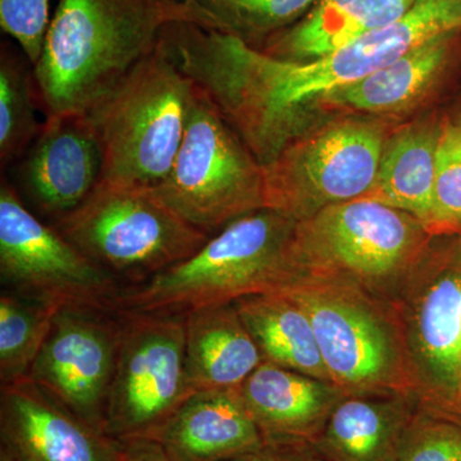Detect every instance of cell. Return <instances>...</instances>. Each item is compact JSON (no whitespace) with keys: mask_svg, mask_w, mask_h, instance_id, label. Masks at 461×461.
I'll return each mask as SVG.
<instances>
[{"mask_svg":"<svg viewBox=\"0 0 461 461\" xmlns=\"http://www.w3.org/2000/svg\"><path fill=\"white\" fill-rule=\"evenodd\" d=\"M459 27L461 0H417L393 25L314 60L278 59L238 38L189 23L169 27L166 48L267 167L290 145L314 99L359 83Z\"/></svg>","mask_w":461,"mask_h":461,"instance_id":"cell-1","label":"cell"},{"mask_svg":"<svg viewBox=\"0 0 461 461\" xmlns=\"http://www.w3.org/2000/svg\"><path fill=\"white\" fill-rule=\"evenodd\" d=\"M162 0H59L32 67L45 114L87 113L156 50Z\"/></svg>","mask_w":461,"mask_h":461,"instance_id":"cell-2","label":"cell"},{"mask_svg":"<svg viewBox=\"0 0 461 461\" xmlns=\"http://www.w3.org/2000/svg\"><path fill=\"white\" fill-rule=\"evenodd\" d=\"M297 221L271 208L232 221L189 259L148 281L121 288L115 311L186 312L280 293L304 273Z\"/></svg>","mask_w":461,"mask_h":461,"instance_id":"cell-3","label":"cell"},{"mask_svg":"<svg viewBox=\"0 0 461 461\" xmlns=\"http://www.w3.org/2000/svg\"><path fill=\"white\" fill-rule=\"evenodd\" d=\"M280 293L313 326L330 381L345 395H418L395 303L354 282L304 272Z\"/></svg>","mask_w":461,"mask_h":461,"instance_id":"cell-4","label":"cell"},{"mask_svg":"<svg viewBox=\"0 0 461 461\" xmlns=\"http://www.w3.org/2000/svg\"><path fill=\"white\" fill-rule=\"evenodd\" d=\"M198 87L162 42L87 115L104 148L102 180L157 187L171 172Z\"/></svg>","mask_w":461,"mask_h":461,"instance_id":"cell-5","label":"cell"},{"mask_svg":"<svg viewBox=\"0 0 461 461\" xmlns=\"http://www.w3.org/2000/svg\"><path fill=\"white\" fill-rule=\"evenodd\" d=\"M53 226L103 271L133 285L189 259L211 239L153 187L104 180Z\"/></svg>","mask_w":461,"mask_h":461,"instance_id":"cell-6","label":"cell"},{"mask_svg":"<svg viewBox=\"0 0 461 461\" xmlns=\"http://www.w3.org/2000/svg\"><path fill=\"white\" fill-rule=\"evenodd\" d=\"M424 230L417 218L377 200H350L297 222V258L304 272L393 300L417 263Z\"/></svg>","mask_w":461,"mask_h":461,"instance_id":"cell-7","label":"cell"},{"mask_svg":"<svg viewBox=\"0 0 461 461\" xmlns=\"http://www.w3.org/2000/svg\"><path fill=\"white\" fill-rule=\"evenodd\" d=\"M153 189L176 213L211 236L266 208V168L198 89L171 172Z\"/></svg>","mask_w":461,"mask_h":461,"instance_id":"cell-8","label":"cell"},{"mask_svg":"<svg viewBox=\"0 0 461 461\" xmlns=\"http://www.w3.org/2000/svg\"><path fill=\"white\" fill-rule=\"evenodd\" d=\"M120 312V353L105 433L118 442L153 439L194 393L185 312Z\"/></svg>","mask_w":461,"mask_h":461,"instance_id":"cell-9","label":"cell"},{"mask_svg":"<svg viewBox=\"0 0 461 461\" xmlns=\"http://www.w3.org/2000/svg\"><path fill=\"white\" fill-rule=\"evenodd\" d=\"M0 277L18 295L62 308L114 309L120 284L30 211L8 182L0 186ZM115 311V309H114Z\"/></svg>","mask_w":461,"mask_h":461,"instance_id":"cell-10","label":"cell"},{"mask_svg":"<svg viewBox=\"0 0 461 461\" xmlns=\"http://www.w3.org/2000/svg\"><path fill=\"white\" fill-rule=\"evenodd\" d=\"M384 156L382 133L366 123H341L288 145L266 168V208L300 221L326 206L366 198Z\"/></svg>","mask_w":461,"mask_h":461,"instance_id":"cell-11","label":"cell"},{"mask_svg":"<svg viewBox=\"0 0 461 461\" xmlns=\"http://www.w3.org/2000/svg\"><path fill=\"white\" fill-rule=\"evenodd\" d=\"M121 336L120 312L90 305L62 306L27 378L105 433Z\"/></svg>","mask_w":461,"mask_h":461,"instance_id":"cell-12","label":"cell"},{"mask_svg":"<svg viewBox=\"0 0 461 461\" xmlns=\"http://www.w3.org/2000/svg\"><path fill=\"white\" fill-rule=\"evenodd\" d=\"M418 391L460 395L461 260L411 269L393 296Z\"/></svg>","mask_w":461,"mask_h":461,"instance_id":"cell-13","label":"cell"},{"mask_svg":"<svg viewBox=\"0 0 461 461\" xmlns=\"http://www.w3.org/2000/svg\"><path fill=\"white\" fill-rule=\"evenodd\" d=\"M104 163L102 139L89 115H47L38 138L17 160V184L39 213L57 222L89 198Z\"/></svg>","mask_w":461,"mask_h":461,"instance_id":"cell-14","label":"cell"},{"mask_svg":"<svg viewBox=\"0 0 461 461\" xmlns=\"http://www.w3.org/2000/svg\"><path fill=\"white\" fill-rule=\"evenodd\" d=\"M0 438L14 461H118L121 446L30 378L2 386Z\"/></svg>","mask_w":461,"mask_h":461,"instance_id":"cell-15","label":"cell"},{"mask_svg":"<svg viewBox=\"0 0 461 461\" xmlns=\"http://www.w3.org/2000/svg\"><path fill=\"white\" fill-rule=\"evenodd\" d=\"M238 390L264 439L314 442L345 393L329 381L263 362Z\"/></svg>","mask_w":461,"mask_h":461,"instance_id":"cell-16","label":"cell"},{"mask_svg":"<svg viewBox=\"0 0 461 461\" xmlns=\"http://www.w3.org/2000/svg\"><path fill=\"white\" fill-rule=\"evenodd\" d=\"M153 439L175 461H223L266 441L236 388L196 391Z\"/></svg>","mask_w":461,"mask_h":461,"instance_id":"cell-17","label":"cell"},{"mask_svg":"<svg viewBox=\"0 0 461 461\" xmlns=\"http://www.w3.org/2000/svg\"><path fill=\"white\" fill-rule=\"evenodd\" d=\"M185 330L187 373L195 391L235 390L264 362L232 303L186 312Z\"/></svg>","mask_w":461,"mask_h":461,"instance_id":"cell-18","label":"cell"},{"mask_svg":"<svg viewBox=\"0 0 461 461\" xmlns=\"http://www.w3.org/2000/svg\"><path fill=\"white\" fill-rule=\"evenodd\" d=\"M417 395H345L313 442L329 461H395Z\"/></svg>","mask_w":461,"mask_h":461,"instance_id":"cell-19","label":"cell"},{"mask_svg":"<svg viewBox=\"0 0 461 461\" xmlns=\"http://www.w3.org/2000/svg\"><path fill=\"white\" fill-rule=\"evenodd\" d=\"M417 0H321L295 26L281 30L259 50L278 59L304 62L332 53L366 33L399 21Z\"/></svg>","mask_w":461,"mask_h":461,"instance_id":"cell-20","label":"cell"},{"mask_svg":"<svg viewBox=\"0 0 461 461\" xmlns=\"http://www.w3.org/2000/svg\"><path fill=\"white\" fill-rule=\"evenodd\" d=\"M232 304L256 339L264 362L330 382L311 320L286 294H254Z\"/></svg>","mask_w":461,"mask_h":461,"instance_id":"cell-21","label":"cell"},{"mask_svg":"<svg viewBox=\"0 0 461 461\" xmlns=\"http://www.w3.org/2000/svg\"><path fill=\"white\" fill-rule=\"evenodd\" d=\"M437 142L438 136L429 130L400 133L384 151L375 186L366 198L405 212L424 226L432 208Z\"/></svg>","mask_w":461,"mask_h":461,"instance_id":"cell-22","label":"cell"},{"mask_svg":"<svg viewBox=\"0 0 461 461\" xmlns=\"http://www.w3.org/2000/svg\"><path fill=\"white\" fill-rule=\"evenodd\" d=\"M448 33L436 36L359 83L330 91L326 102L357 111L393 112L420 98L444 63Z\"/></svg>","mask_w":461,"mask_h":461,"instance_id":"cell-23","label":"cell"},{"mask_svg":"<svg viewBox=\"0 0 461 461\" xmlns=\"http://www.w3.org/2000/svg\"><path fill=\"white\" fill-rule=\"evenodd\" d=\"M169 23L233 36L256 47L268 41L314 0H162Z\"/></svg>","mask_w":461,"mask_h":461,"instance_id":"cell-24","label":"cell"},{"mask_svg":"<svg viewBox=\"0 0 461 461\" xmlns=\"http://www.w3.org/2000/svg\"><path fill=\"white\" fill-rule=\"evenodd\" d=\"M32 66L8 42L0 51V163L12 165L38 138L42 124L36 117L38 86ZM33 67V66H32Z\"/></svg>","mask_w":461,"mask_h":461,"instance_id":"cell-25","label":"cell"},{"mask_svg":"<svg viewBox=\"0 0 461 461\" xmlns=\"http://www.w3.org/2000/svg\"><path fill=\"white\" fill-rule=\"evenodd\" d=\"M60 308L5 291L0 296V382L27 378Z\"/></svg>","mask_w":461,"mask_h":461,"instance_id":"cell-26","label":"cell"},{"mask_svg":"<svg viewBox=\"0 0 461 461\" xmlns=\"http://www.w3.org/2000/svg\"><path fill=\"white\" fill-rule=\"evenodd\" d=\"M461 224V126L439 133L432 208L424 229H448Z\"/></svg>","mask_w":461,"mask_h":461,"instance_id":"cell-27","label":"cell"},{"mask_svg":"<svg viewBox=\"0 0 461 461\" xmlns=\"http://www.w3.org/2000/svg\"><path fill=\"white\" fill-rule=\"evenodd\" d=\"M395 461H461V429L448 421L412 415Z\"/></svg>","mask_w":461,"mask_h":461,"instance_id":"cell-28","label":"cell"},{"mask_svg":"<svg viewBox=\"0 0 461 461\" xmlns=\"http://www.w3.org/2000/svg\"><path fill=\"white\" fill-rule=\"evenodd\" d=\"M50 0H0V27L17 41L32 66L38 63L50 29Z\"/></svg>","mask_w":461,"mask_h":461,"instance_id":"cell-29","label":"cell"},{"mask_svg":"<svg viewBox=\"0 0 461 461\" xmlns=\"http://www.w3.org/2000/svg\"><path fill=\"white\" fill-rule=\"evenodd\" d=\"M223 461H329L313 442L266 439L259 447Z\"/></svg>","mask_w":461,"mask_h":461,"instance_id":"cell-30","label":"cell"},{"mask_svg":"<svg viewBox=\"0 0 461 461\" xmlns=\"http://www.w3.org/2000/svg\"><path fill=\"white\" fill-rule=\"evenodd\" d=\"M120 444L118 461H175L154 439H132Z\"/></svg>","mask_w":461,"mask_h":461,"instance_id":"cell-31","label":"cell"},{"mask_svg":"<svg viewBox=\"0 0 461 461\" xmlns=\"http://www.w3.org/2000/svg\"><path fill=\"white\" fill-rule=\"evenodd\" d=\"M0 461H14V457L11 456V454L8 453L5 448H0Z\"/></svg>","mask_w":461,"mask_h":461,"instance_id":"cell-32","label":"cell"},{"mask_svg":"<svg viewBox=\"0 0 461 461\" xmlns=\"http://www.w3.org/2000/svg\"><path fill=\"white\" fill-rule=\"evenodd\" d=\"M460 395H461V388H460Z\"/></svg>","mask_w":461,"mask_h":461,"instance_id":"cell-33","label":"cell"}]
</instances>
